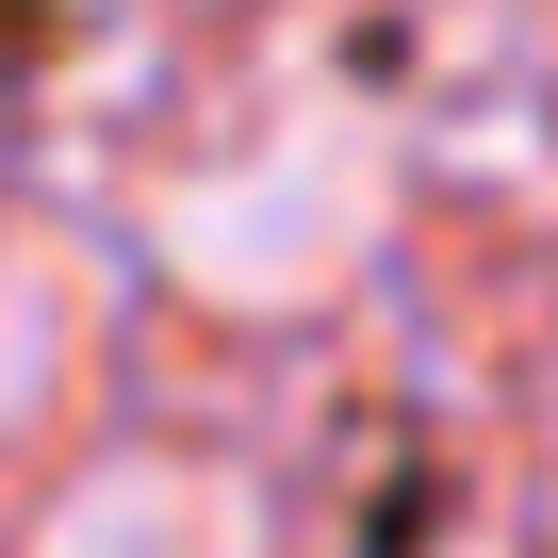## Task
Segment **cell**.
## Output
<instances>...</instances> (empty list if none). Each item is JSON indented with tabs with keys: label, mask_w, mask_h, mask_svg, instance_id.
<instances>
[{
	"label": "cell",
	"mask_w": 558,
	"mask_h": 558,
	"mask_svg": "<svg viewBox=\"0 0 558 558\" xmlns=\"http://www.w3.org/2000/svg\"><path fill=\"white\" fill-rule=\"evenodd\" d=\"M378 214H395L378 116L279 99L246 148H214V165L165 197V263L197 279V296H230V313H313V296H345V279H362Z\"/></svg>",
	"instance_id": "cell-1"
},
{
	"label": "cell",
	"mask_w": 558,
	"mask_h": 558,
	"mask_svg": "<svg viewBox=\"0 0 558 558\" xmlns=\"http://www.w3.org/2000/svg\"><path fill=\"white\" fill-rule=\"evenodd\" d=\"M34 558H263V509L214 460H99L34 525Z\"/></svg>",
	"instance_id": "cell-2"
},
{
	"label": "cell",
	"mask_w": 558,
	"mask_h": 558,
	"mask_svg": "<svg viewBox=\"0 0 558 558\" xmlns=\"http://www.w3.org/2000/svg\"><path fill=\"white\" fill-rule=\"evenodd\" d=\"M66 329H83V279H66V246H0V427H34V411H50Z\"/></svg>",
	"instance_id": "cell-3"
}]
</instances>
